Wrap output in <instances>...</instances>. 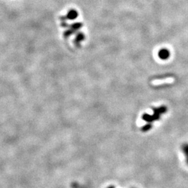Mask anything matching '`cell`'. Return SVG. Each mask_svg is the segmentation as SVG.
<instances>
[{
	"label": "cell",
	"instance_id": "4",
	"mask_svg": "<svg viewBox=\"0 0 188 188\" xmlns=\"http://www.w3.org/2000/svg\"><path fill=\"white\" fill-rule=\"evenodd\" d=\"M77 17V13L75 12V11H70V14H69V18H70L71 19L75 18Z\"/></svg>",
	"mask_w": 188,
	"mask_h": 188
},
{
	"label": "cell",
	"instance_id": "1",
	"mask_svg": "<svg viewBox=\"0 0 188 188\" xmlns=\"http://www.w3.org/2000/svg\"><path fill=\"white\" fill-rule=\"evenodd\" d=\"M154 113L153 115H149V114H144L142 116V118L146 121L148 123H150V122H153L157 120L160 119L161 114H164L166 112L167 108L164 106H162L160 108H154L153 109Z\"/></svg>",
	"mask_w": 188,
	"mask_h": 188
},
{
	"label": "cell",
	"instance_id": "6",
	"mask_svg": "<svg viewBox=\"0 0 188 188\" xmlns=\"http://www.w3.org/2000/svg\"><path fill=\"white\" fill-rule=\"evenodd\" d=\"M108 188H115L114 187V186H110V187H108Z\"/></svg>",
	"mask_w": 188,
	"mask_h": 188
},
{
	"label": "cell",
	"instance_id": "3",
	"mask_svg": "<svg viewBox=\"0 0 188 188\" xmlns=\"http://www.w3.org/2000/svg\"><path fill=\"white\" fill-rule=\"evenodd\" d=\"M158 55L162 59H166L169 57V53L167 50H161L158 53Z\"/></svg>",
	"mask_w": 188,
	"mask_h": 188
},
{
	"label": "cell",
	"instance_id": "5",
	"mask_svg": "<svg viewBox=\"0 0 188 188\" xmlns=\"http://www.w3.org/2000/svg\"><path fill=\"white\" fill-rule=\"evenodd\" d=\"M150 128H151V125H150V124H147V125H145V126L143 127L142 130L144 131V132H146V131L149 130Z\"/></svg>",
	"mask_w": 188,
	"mask_h": 188
},
{
	"label": "cell",
	"instance_id": "2",
	"mask_svg": "<svg viewBox=\"0 0 188 188\" xmlns=\"http://www.w3.org/2000/svg\"><path fill=\"white\" fill-rule=\"evenodd\" d=\"M174 80L172 78H167L163 80H154L152 82V84L153 85H159V84H162V83H169V82H172Z\"/></svg>",
	"mask_w": 188,
	"mask_h": 188
}]
</instances>
